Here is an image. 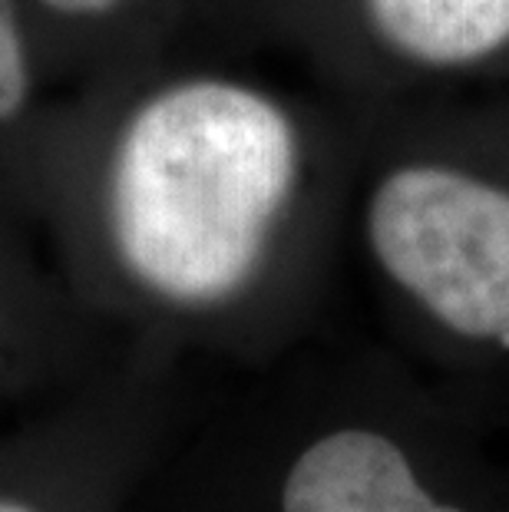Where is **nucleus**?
Here are the masks:
<instances>
[{"label":"nucleus","instance_id":"8","mask_svg":"<svg viewBox=\"0 0 509 512\" xmlns=\"http://www.w3.org/2000/svg\"><path fill=\"white\" fill-rule=\"evenodd\" d=\"M63 96L50 80L27 0H0V202L34 228Z\"/></svg>","mask_w":509,"mask_h":512},{"label":"nucleus","instance_id":"7","mask_svg":"<svg viewBox=\"0 0 509 512\" xmlns=\"http://www.w3.org/2000/svg\"><path fill=\"white\" fill-rule=\"evenodd\" d=\"M43 60L60 93L176 47L192 0H27Z\"/></svg>","mask_w":509,"mask_h":512},{"label":"nucleus","instance_id":"6","mask_svg":"<svg viewBox=\"0 0 509 512\" xmlns=\"http://www.w3.org/2000/svg\"><path fill=\"white\" fill-rule=\"evenodd\" d=\"M123 347L70 291L37 228L0 202V410L70 394Z\"/></svg>","mask_w":509,"mask_h":512},{"label":"nucleus","instance_id":"5","mask_svg":"<svg viewBox=\"0 0 509 512\" xmlns=\"http://www.w3.org/2000/svg\"><path fill=\"white\" fill-rule=\"evenodd\" d=\"M196 367L126 344L70 394L0 430V512H126L196 410Z\"/></svg>","mask_w":509,"mask_h":512},{"label":"nucleus","instance_id":"9","mask_svg":"<svg viewBox=\"0 0 509 512\" xmlns=\"http://www.w3.org/2000/svg\"><path fill=\"white\" fill-rule=\"evenodd\" d=\"M506 423H509V397H506Z\"/></svg>","mask_w":509,"mask_h":512},{"label":"nucleus","instance_id":"3","mask_svg":"<svg viewBox=\"0 0 509 512\" xmlns=\"http://www.w3.org/2000/svg\"><path fill=\"white\" fill-rule=\"evenodd\" d=\"M351 103L348 255L381 337L506 413L509 86Z\"/></svg>","mask_w":509,"mask_h":512},{"label":"nucleus","instance_id":"1","mask_svg":"<svg viewBox=\"0 0 509 512\" xmlns=\"http://www.w3.org/2000/svg\"><path fill=\"white\" fill-rule=\"evenodd\" d=\"M354 162L351 100L176 43L63 96L37 232L119 341L252 374L321 334Z\"/></svg>","mask_w":509,"mask_h":512},{"label":"nucleus","instance_id":"2","mask_svg":"<svg viewBox=\"0 0 509 512\" xmlns=\"http://www.w3.org/2000/svg\"><path fill=\"white\" fill-rule=\"evenodd\" d=\"M196 403L126 512H509V423L384 337L318 334Z\"/></svg>","mask_w":509,"mask_h":512},{"label":"nucleus","instance_id":"4","mask_svg":"<svg viewBox=\"0 0 509 512\" xmlns=\"http://www.w3.org/2000/svg\"><path fill=\"white\" fill-rule=\"evenodd\" d=\"M179 43L285 60L344 100L509 86V0H192Z\"/></svg>","mask_w":509,"mask_h":512}]
</instances>
